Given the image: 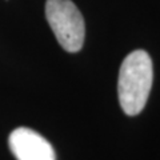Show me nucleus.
Instances as JSON below:
<instances>
[{"mask_svg": "<svg viewBox=\"0 0 160 160\" xmlns=\"http://www.w3.org/2000/svg\"><path fill=\"white\" fill-rule=\"evenodd\" d=\"M153 80L152 60L149 55L138 49L123 60L119 72V102L129 116L142 112L151 92Z\"/></svg>", "mask_w": 160, "mask_h": 160, "instance_id": "obj_1", "label": "nucleus"}, {"mask_svg": "<svg viewBox=\"0 0 160 160\" xmlns=\"http://www.w3.org/2000/svg\"><path fill=\"white\" fill-rule=\"evenodd\" d=\"M46 18L59 44L68 52L82 49L86 36L84 19L71 0H47Z\"/></svg>", "mask_w": 160, "mask_h": 160, "instance_id": "obj_2", "label": "nucleus"}, {"mask_svg": "<svg viewBox=\"0 0 160 160\" xmlns=\"http://www.w3.org/2000/svg\"><path fill=\"white\" fill-rule=\"evenodd\" d=\"M9 149L18 160H56L53 147L33 129L20 127L8 138Z\"/></svg>", "mask_w": 160, "mask_h": 160, "instance_id": "obj_3", "label": "nucleus"}]
</instances>
